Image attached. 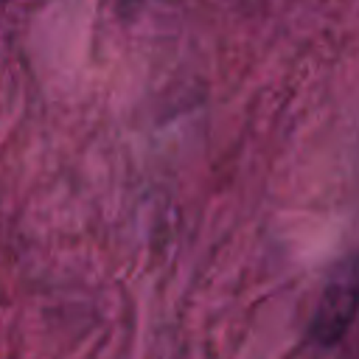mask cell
Wrapping results in <instances>:
<instances>
[{
  "instance_id": "1",
  "label": "cell",
  "mask_w": 359,
  "mask_h": 359,
  "mask_svg": "<svg viewBox=\"0 0 359 359\" xmlns=\"http://www.w3.org/2000/svg\"><path fill=\"white\" fill-rule=\"evenodd\" d=\"M353 311H356V269L348 261L328 280V286H325V292H323V297L317 303L309 337L317 345L339 342L342 334L348 331V325L353 323Z\"/></svg>"
}]
</instances>
